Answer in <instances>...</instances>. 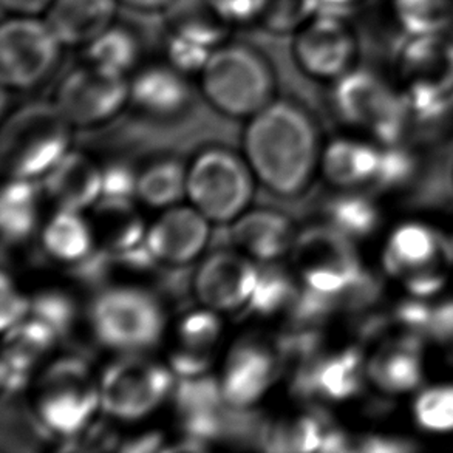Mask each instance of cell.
Returning <instances> with one entry per match:
<instances>
[{"mask_svg":"<svg viewBox=\"0 0 453 453\" xmlns=\"http://www.w3.org/2000/svg\"><path fill=\"white\" fill-rule=\"evenodd\" d=\"M245 148L250 165L268 189L295 196L316 167L318 130L299 105L273 101L251 117Z\"/></svg>","mask_w":453,"mask_h":453,"instance_id":"obj_1","label":"cell"},{"mask_svg":"<svg viewBox=\"0 0 453 453\" xmlns=\"http://www.w3.org/2000/svg\"><path fill=\"white\" fill-rule=\"evenodd\" d=\"M203 95L229 117H254L273 103L276 80L268 61L243 43H221L200 73Z\"/></svg>","mask_w":453,"mask_h":453,"instance_id":"obj_2","label":"cell"},{"mask_svg":"<svg viewBox=\"0 0 453 453\" xmlns=\"http://www.w3.org/2000/svg\"><path fill=\"white\" fill-rule=\"evenodd\" d=\"M70 126L56 104L33 103L14 111L0 142L6 173L25 180L47 175L68 152Z\"/></svg>","mask_w":453,"mask_h":453,"instance_id":"obj_3","label":"cell"},{"mask_svg":"<svg viewBox=\"0 0 453 453\" xmlns=\"http://www.w3.org/2000/svg\"><path fill=\"white\" fill-rule=\"evenodd\" d=\"M396 87L409 109L434 117L453 101V35L448 30L409 35L396 56Z\"/></svg>","mask_w":453,"mask_h":453,"instance_id":"obj_4","label":"cell"},{"mask_svg":"<svg viewBox=\"0 0 453 453\" xmlns=\"http://www.w3.org/2000/svg\"><path fill=\"white\" fill-rule=\"evenodd\" d=\"M333 104L345 123L365 130L382 146L398 144L411 113L398 87L364 68L333 82Z\"/></svg>","mask_w":453,"mask_h":453,"instance_id":"obj_5","label":"cell"},{"mask_svg":"<svg viewBox=\"0 0 453 453\" xmlns=\"http://www.w3.org/2000/svg\"><path fill=\"white\" fill-rule=\"evenodd\" d=\"M90 322L99 342L129 353L150 349L165 330L159 302L149 291L129 285L99 293L90 308Z\"/></svg>","mask_w":453,"mask_h":453,"instance_id":"obj_6","label":"cell"},{"mask_svg":"<svg viewBox=\"0 0 453 453\" xmlns=\"http://www.w3.org/2000/svg\"><path fill=\"white\" fill-rule=\"evenodd\" d=\"M101 405L99 386L87 362L67 356L53 362L39 387L37 415L53 434L74 436L90 426Z\"/></svg>","mask_w":453,"mask_h":453,"instance_id":"obj_7","label":"cell"},{"mask_svg":"<svg viewBox=\"0 0 453 453\" xmlns=\"http://www.w3.org/2000/svg\"><path fill=\"white\" fill-rule=\"evenodd\" d=\"M452 258L448 240L424 223L396 227L382 254L387 273L418 297L435 295L444 287Z\"/></svg>","mask_w":453,"mask_h":453,"instance_id":"obj_8","label":"cell"},{"mask_svg":"<svg viewBox=\"0 0 453 453\" xmlns=\"http://www.w3.org/2000/svg\"><path fill=\"white\" fill-rule=\"evenodd\" d=\"M293 262L306 288L337 299L367 274L353 240L330 225L299 234L293 243Z\"/></svg>","mask_w":453,"mask_h":453,"instance_id":"obj_9","label":"cell"},{"mask_svg":"<svg viewBox=\"0 0 453 453\" xmlns=\"http://www.w3.org/2000/svg\"><path fill=\"white\" fill-rule=\"evenodd\" d=\"M61 41L45 19L12 16L0 28V80L6 88L30 90L61 59Z\"/></svg>","mask_w":453,"mask_h":453,"instance_id":"obj_10","label":"cell"},{"mask_svg":"<svg viewBox=\"0 0 453 453\" xmlns=\"http://www.w3.org/2000/svg\"><path fill=\"white\" fill-rule=\"evenodd\" d=\"M172 392L171 372L135 353L111 362L99 382L101 407L123 421L148 417Z\"/></svg>","mask_w":453,"mask_h":453,"instance_id":"obj_11","label":"cell"},{"mask_svg":"<svg viewBox=\"0 0 453 453\" xmlns=\"http://www.w3.org/2000/svg\"><path fill=\"white\" fill-rule=\"evenodd\" d=\"M188 194L208 220L231 221L251 200V175L239 157L212 149L202 153L190 167Z\"/></svg>","mask_w":453,"mask_h":453,"instance_id":"obj_12","label":"cell"},{"mask_svg":"<svg viewBox=\"0 0 453 453\" xmlns=\"http://www.w3.org/2000/svg\"><path fill=\"white\" fill-rule=\"evenodd\" d=\"M413 167L409 153L396 146L376 148L353 140L331 142L322 158L325 177L343 189L393 188L407 181Z\"/></svg>","mask_w":453,"mask_h":453,"instance_id":"obj_13","label":"cell"},{"mask_svg":"<svg viewBox=\"0 0 453 453\" xmlns=\"http://www.w3.org/2000/svg\"><path fill=\"white\" fill-rule=\"evenodd\" d=\"M293 53L308 76L334 82L356 68L359 39L345 19L319 12L296 31Z\"/></svg>","mask_w":453,"mask_h":453,"instance_id":"obj_14","label":"cell"},{"mask_svg":"<svg viewBox=\"0 0 453 453\" xmlns=\"http://www.w3.org/2000/svg\"><path fill=\"white\" fill-rule=\"evenodd\" d=\"M130 101L127 76L86 64L64 78L55 104L73 126H96L109 121Z\"/></svg>","mask_w":453,"mask_h":453,"instance_id":"obj_15","label":"cell"},{"mask_svg":"<svg viewBox=\"0 0 453 453\" xmlns=\"http://www.w3.org/2000/svg\"><path fill=\"white\" fill-rule=\"evenodd\" d=\"M282 373V362L273 347L246 339L237 343L227 357L221 392L227 407L250 409L264 398Z\"/></svg>","mask_w":453,"mask_h":453,"instance_id":"obj_16","label":"cell"},{"mask_svg":"<svg viewBox=\"0 0 453 453\" xmlns=\"http://www.w3.org/2000/svg\"><path fill=\"white\" fill-rule=\"evenodd\" d=\"M258 271L251 260L240 254L215 252L196 273V296L212 310L233 311L251 299Z\"/></svg>","mask_w":453,"mask_h":453,"instance_id":"obj_17","label":"cell"},{"mask_svg":"<svg viewBox=\"0 0 453 453\" xmlns=\"http://www.w3.org/2000/svg\"><path fill=\"white\" fill-rule=\"evenodd\" d=\"M367 378V361L361 351L345 349L333 355L319 356L311 365L293 376V390L301 396H320L345 401L361 390Z\"/></svg>","mask_w":453,"mask_h":453,"instance_id":"obj_18","label":"cell"},{"mask_svg":"<svg viewBox=\"0 0 453 453\" xmlns=\"http://www.w3.org/2000/svg\"><path fill=\"white\" fill-rule=\"evenodd\" d=\"M206 220L198 209H172L150 227L144 243L157 262L189 264L208 243Z\"/></svg>","mask_w":453,"mask_h":453,"instance_id":"obj_19","label":"cell"},{"mask_svg":"<svg viewBox=\"0 0 453 453\" xmlns=\"http://www.w3.org/2000/svg\"><path fill=\"white\" fill-rule=\"evenodd\" d=\"M118 0H55L43 16L64 47H87L115 25Z\"/></svg>","mask_w":453,"mask_h":453,"instance_id":"obj_20","label":"cell"},{"mask_svg":"<svg viewBox=\"0 0 453 453\" xmlns=\"http://www.w3.org/2000/svg\"><path fill=\"white\" fill-rule=\"evenodd\" d=\"M190 96L186 74L169 62L142 68L130 81V103L150 117H177L189 105Z\"/></svg>","mask_w":453,"mask_h":453,"instance_id":"obj_21","label":"cell"},{"mask_svg":"<svg viewBox=\"0 0 453 453\" xmlns=\"http://www.w3.org/2000/svg\"><path fill=\"white\" fill-rule=\"evenodd\" d=\"M367 378L380 392L403 395L417 390L424 378L421 339L409 334L382 345L367 361Z\"/></svg>","mask_w":453,"mask_h":453,"instance_id":"obj_22","label":"cell"},{"mask_svg":"<svg viewBox=\"0 0 453 453\" xmlns=\"http://www.w3.org/2000/svg\"><path fill=\"white\" fill-rule=\"evenodd\" d=\"M45 190L61 209L90 208L103 196V172L80 152H67L47 173Z\"/></svg>","mask_w":453,"mask_h":453,"instance_id":"obj_23","label":"cell"},{"mask_svg":"<svg viewBox=\"0 0 453 453\" xmlns=\"http://www.w3.org/2000/svg\"><path fill=\"white\" fill-rule=\"evenodd\" d=\"M163 12L171 35L211 49L225 42L233 25L217 0H172Z\"/></svg>","mask_w":453,"mask_h":453,"instance_id":"obj_24","label":"cell"},{"mask_svg":"<svg viewBox=\"0 0 453 453\" xmlns=\"http://www.w3.org/2000/svg\"><path fill=\"white\" fill-rule=\"evenodd\" d=\"M233 235L240 248L262 262L276 260L295 243L288 219L273 211L243 215L234 225Z\"/></svg>","mask_w":453,"mask_h":453,"instance_id":"obj_25","label":"cell"},{"mask_svg":"<svg viewBox=\"0 0 453 453\" xmlns=\"http://www.w3.org/2000/svg\"><path fill=\"white\" fill-rule=\"evenodd\" d=\"M90 225L105 251H127L144 243V223L130 198L104 196L96 203Z\"/></svg>","mask_w":453,"mask_h":453,"instance_id":"obj_26","label":"cell"},{"mask_svg":"<svg viewBox=\"0 0 453 453\" xmlns=\"http://www.w3.org/2000/svg\"><path fill=\"white\" fill-rule=\"evenodd\" d=\"M45 250L51 257L67 264H80L93 252L92 225L80 212L61 209L49 221L42 234Z\"/></svg>","mask_w":453,"mask_h":453,"instance_id":"obj_27","label":"cell"},{"mask_svg":"<svg viewBox=\"0 0 453 453\" xmlns=\"http://www.w3.org/2000/svg\"><path fill=\"white\" fill-rule=\"evenodd\" d=\"M39 217V188L33 180L12 178L0 198V226L4 239L16 243L30 237Z\"/></svg>","mask_w":453,"mask_h":453,"instance_id":"obj_28","label":"cell"},{"mask_svg":"<svg viewBox=\"0 0 453 453\" xmlns=\"http://www.w3.org/2000/svg\"><path fill=\"white\" fill-rule=\"evenodd\" d=\"M87 64L127 76L140 61V43L132 31L111 25L86 47Z\"/></svg>","mask_w":453,"mask_h":453,"instance_id":"obj_29","label":"cell"},{"mask_svg":"<svg viewBox=\"0 0 453 453\" xmlns=\"http://www.w3.org/2000/svg\"><path fill=\"white\" fill-rule=\"evenodd\" d=\"M188 192V175L175 159H165L148 167L138 177L136 196L153 208L172 206Z\"/></svg>","mask_w":453,"mask_h":453,"instance_id":"obj_30","label":"cell"},{"mask_svg":"<svg viewBox=\"0 0 453 453\" xmlns=\"http://www.w3.org/2000/svg\"><path fill=\"white\" fill-rule=\"evenodd\" d=\"M325 215L328 225L351 240L370 235L380 223V211L367 196L342 194L326 203Z\"/></svg>","mask_w":453,"mask_h":453,"instance_id":"obj_31","label":"cell"},{"mask_svg":"<svg viewBox=\"0 0 453 453\" xmlns=\"http://www.w3.org/2000/svg\"><path fill=\"white\" fill-rule=\"evenodd\" d=\"M293 279L277 266H266L258 271L257 283L248 302V312L258 318H270L285 308H291L297 297Z\"/></svg>","mask_w":453,"mask_h":453,"instance_id":"obj_32","label":"cell"},{"mask_svg":"<svg viewBox=\"0 0 453 453\" xmlns=\"http://www.w3.org/2000/svg\"><path fill=\"white\" fill-rule=\"evenodd\" d=\"M173 396L181 421L220 413L226 405L220 382L204 374L181 378L175 387Z\"/></svg>","mask_w":453,"mask_h":453,"instance_id":"obj_33","label":"cell"},{"mask_svg":"<svg viewBox=\"0 0 453 453\" xmlns=\"http://www.w3.org/2000/svg\"><path fill=\"white\" fill-rule=\"evenodd\" d=\"M393 12L407 35L448 30L453 0H392Z\"/></svg>","mask_w":453,"mask_h":453,"instance_id":"obj_34","label":"cell"},{"mask_svg":"<svg viewBox=\"0 0 453 453\" xmlns=\"http://www.w3.org/2000/svg\"><path fill=\"white\" fill-rule=\"evenodd\" d=\"M51 430L43 424L39 415H33L18 403L5 405L4 426H2V441L5 450L25 452L37 450L41 444L49 441Z\"/></svg>","mask_w":453,"mask_h":453,"instance_id":"obj_35","label":"cell"},{"mask_svg":"<svg viewBox=\"0 0 453 453\" xmlns=\"http://www.w3.org/2000/svg\"><path fill=\"white\" fill-rule=\"evenodd\" d=\"M398 319L405 325L409 334L429 336L434 339L453 337V301L440 305L405 303L398 310Z\"/></svg>","mask_w":453,"mask_h":453,"instance_id":"obj_36","label":"cell"},{"mask_svg":"<svg viewBox=\"0 0 453 453\" xmlns=\"http://www.w3.org/2000/svg\"><path fill=\"white\" fill-rule=\"evenodd\" d=\"M418 426L430 434L453 432V384L430 387L418 395L413 404Z\"/></svg>","mask_w":453,"mask_h":453,"instance_id":"obj_37","label":"cell"},{"mask_svg":"<svg viewBox=\"0 0 453 453\" xmlns=\"http://www.w3.org/2000/svg\"><path fill=\"white\" fill-rule=\"evenodd\" d=\"M322 0H265L258 22L273 33H296L319 12Z\"/></svg>","mask_w":453,"mask_h":453,"instance_id":"obj_38","label":"cell"},{"mask_svg":"<svg viewBox=\"0 0 453 453\" xmlns=\"http://www.w3.org/2000/svg\"><path fill=\"white\" fill-rule=\"evenodd\" d=\"M221 333L220 319L211 311L190 312L178 328L180 349L196 355L212 356Z\"/></svg>","mask_w":453,"mask_h":453,"instance_id":"obj_39","label":"cell"},{"mask_svg":"<svg viewBox=\"0 0 453 453\" xmlns=\"http://www.w3.org/2000/svg\"><path fill=\"white\" fill-rule=\"evenodd\" d=\"M5 343L8 349H14L39 359L45 355L55 343L58 333L41 319L33 318L31 320H22L18 325L5 331Z\"/></svg>","mask_w":453,"mask_h":453,"instance_id":"obj_40","label":"cell"},{"mask_svg":"<svg viewBox=\"0 0 453 453\" xmlns=\"http://www.w3.org/2000/svg\"><path fill=\"white\" fill-rule=\"evenodd\" d=\"M33 316L41 319L58 333V336L72 330L76 320V305L70 296L62 291H45L31 302Z\"/></svg>","mask_w":453,"mask_h":453,"instance_id":"obj_41","label":"cell"},{"mask_svg":"<svg viewBox=\"0 0 453 453\" xmlns=\"http://www.w3.org/2000/svg\"><path fill=\"white\" fill-rule=\"evenodd\" d=\"M214 50L171 35L167 42V62L181 73H202Z\"/></svg>","mask_w":453,"mask_h":453,"instance_id":"obj_42","label":"cell"},{"mask_svg":"<svg viewBox=\"0 0 453 453\" xmlns=\"http://www.w3.org/2000/svg\"><path fill=\"white\" fill-rule=\"evenodd\" d=\"M36 359L18 349L6 347L2 361V387L6 395L20 392L30 380L31 370Z\"/></svg>","mask_w":453,"mask_h":453,"instance_id":"obj_43","label":"cell"},{"mask_svg":"<svg viewBox=\"0 0 453 453\" xmlns=\"http://www.w3.org/2000/svg\"><path fill=\"white\" fill-rule=\"evenodd\" d=\"M138 192V177L132 167L117 163L103 172V196L132 198Z\"/></svg>","mask_w":453,"mask_h":453,"instance_id":"obj_44","label":"cell"},{"mask_svg":"<svg viewBox=\"0 0 453 453\" xmlns=\"http://www.w3.org/2000/svg\"><path fill=\"white\" fill-rule=\"evenodd\" d=\"M31 311V302L14 289L6 274L2 276V312L0 326L6 331L24 320L27 312Z\"/></svg>","mask_w":453,"mask_h":453,"instance_id":"obj_45","label":"cell"},{"mask_svg":"<svg viewBox=\"0 0 453 453\" xmlns=\"http://www.w3.org/2000/svg\"><path fill=\"white\" fill-rule=\"evenodd\" d=\"M217 4L231 24H248L260 19L265 0H217Z\"/></svg>","mask_w":453,"mask_h":453,"instance_id":"obj_46","label":"cell"},{"mask_svg":"<svg viewBox=\"0 0 453 453\" xmlns=\"http://www.w3.org/2000/svg\"><path fill=\"white\" fill-rule=\"evenodd\" d=\"M407 440H399L393 436H367L362 438L356 446V450L368 453H392V452H411L415 450Z\"/></svg>","mask_w":453,"mask_h":453,"instance_id":"obj_47","label":"cell"},{"mask_svg":"<svg viewBox=\"0 0 453 453\" xmlns=\"http://www.w3.org/2000/svg\"><path fill=\"white\" fill-rule=\"evenodd\" d=\"M55 0H0L5 12L12 16L41 18L45 16Z\"/></svg>","mask_w":453,"mask_h":453,"instance_id":"obj_48","label":"cell"},{"mask_svg":"<svg viewBox=\"0 0 453 453\" xmlns=\"http://www.w3.org/2000/svg\"><path fill=\"white\" fill-rule=\"evenodd\" d=\"M161 446V435L158 434H146V435L134 438L132 441L124 444L126 452H153Z\"/></svg>","mask_w":453,"mask_h":453,"instance_id":"obj_49","label":"cell"},{"mask_svg":"<svg viewBox=\"0 0 453 453\" xmlns=\"http://www.w3.org/2000/svg\"><path fill=\"white\" fill-rule=\"evenodd\" d=\"M118 2L142 12H163L172 0H118Z\"/></svg>","mask_w":453,"mask_h":453,"instance_id":"obj_50","label":"cell"},{"mask_svg":"<svg viewBox=\"0 0 453 453\" xmlns=\"http://www.w3.org/2000/svg\"><path fill=\"white\" fill-rule=\"evenodd\" d=\"M357 2H361V0H322V4H325V5L337 6V8L355 5Z\"/></svg>","mask_w":453,"mask_h":453,"instance_id":"obj_51","label":"cell"}]
</instances>
